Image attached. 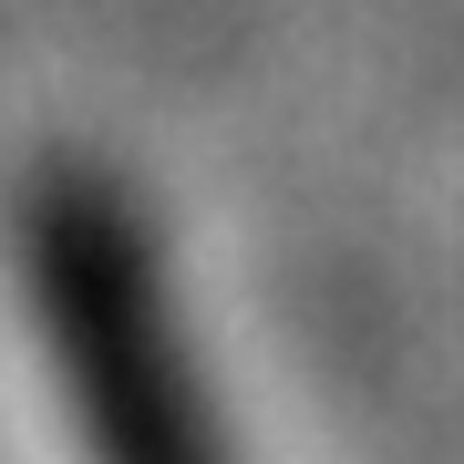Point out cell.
Returning a JSON list of instances; mask_svg holds the SVG:
<instances>
[{"label":"cell","instance_id":"1","mask_svg":"<svg viewBox=\"0 0 464 464\" xmlns=\"http://www.w3.org/2000/svg\"><path fill=\"white\" fill-rule=\"evenodd\" d=\"M11 279L72 464H237L166 248L103 155H32L11 176Z\"/></svg>","mask_w":464,"mask_h":464}]
</instances>
